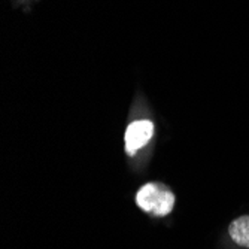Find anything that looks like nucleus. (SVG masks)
<instances>
[{
	"label": "nucleus",
	"mask_w": 249,
	"mask_h": 249,
	"mask_svg": "<svg viewBox=\"0 0 249 249\" xmlns=\"http://www.w3.org/2000/svg\"><path fill=\"white\" fill-rule=\"evenodd\" d=\"M175 194L164 185L158 182L145 184L136 194L138 206L154 216H166L175 206Z\"/></svg>",
	"instance_id": "obj_1"
},
{
	"label": "nucleus",
	"mask_w": 249,
	"mask_h": 249,
	"mask_svg": "<svg viewBox=\"0 0 249 249\" xmlns=\"http://www.w3.org/2000/svg\"><path fill=\"white\" fill-rule=\"evenodd\" d=\"M154 124L148 120H139L131 123L125 130V152L134 155L143 148L152 138Z\"/></svg>",
	"instance_id": "obj_2"
},
{
	"label": "nucleus",
	"mask_w": 249,
	"mask_h": 249,
	"mask_svg": "<svg viewBox=\"0 0 249 249\" xmlns=\"http://www.w3.org/2000/svg\"><path fill=\"white\" fill-rule=\"evenodd\" d=\"M229 234L236 245L242 248H249V215L239 216L231 221Z\"/></svg>",
	"instance_id": "obj_3"
}]
</instances>
